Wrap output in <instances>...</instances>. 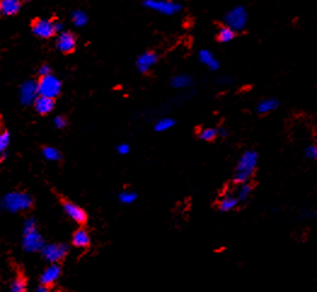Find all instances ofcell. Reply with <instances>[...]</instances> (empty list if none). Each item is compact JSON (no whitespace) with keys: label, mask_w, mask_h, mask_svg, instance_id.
Wrapping results in <instances>:
<instances>
[{"label":"cell","mask_w":317,"mask_h":292,"mask_svg":"<svg viewBox=\"0 0 317 292\" xmlns=\"http://www.w3.org/2000/svg\"><path fill=\"white\" fill-rule=\"evenodd\" d=\"M258 153L256 150H247L241 158L238 159L236 171H235L234 181L237 185L241 183H248V181L255 172L257 165H258Z\"/></svg>","instance_id":"obj_1"},{"label":"cell","mask_w":317,"mask_h":292,"mask_svg":"<svg viewBox=\"0 0 317 292\" xmlns=\"http://www.w3.org/2000/svg\"><path fill=\"white\" fill-rule=\"evenodd\" d=\"M23 242L22 246L27 252H38L45 245L43 237L38 231L37 221L34 218H28L23 227Z\"/></svg>","instance_id":"obj_2"},{"label":"cell","mask_w":317,"mask_h":292,"mask_svg":"<svg viewBox=\"0 0 317 292\" xmlns=\"http://www.w3.org/2000/svg\"><path fill=\"white\" fill-rule=\"evenodd\" d=\"M33 205V199L29 194L21 192H13L5 195L3 199V206L10 212L26 211L31 209Z\"/></svg>","instance_id":"obj_3"},{"label":"cell","mask_w":317,"mask_h":292,"mask_svg":"<svg viewBox=\"0 0 317 292\" xmlns=\"http://www.w3.org/2000/svg\"><path fill=\"white\" fill-rule=\"evenodd\" d=\"M37 85L39 96H45V97L53 98V100L61 93L62 90L61 80L52 74L40 77Z\"/></svg>","instance_id":"obj_4"},{"label":"cell","mask_w":317,"mask_h":292,"mask_svg":"<svg viewBox=\"0 0 317 292\" xmlns=\"http://www.w3.org/2000/svg\"><path fill=\"white\" fill-rule=\"evenodd\" d=\"M143 4L149 10L156 11V13L166 15V16L176 15L182 9L179 4H177L176 2H172V0H146Z\"/></svg>","instance_id":"obj_5"},{"label":"cell","mask_w":317,"mask_h":292,"mask_svg":"<svg viewBox=\"0 0 317 292\" xmlns=\"http://www.w3.org/2000/svg\"><path fill=\"white\" fill-rule=\"evenodd\" d=\"M226 26L230 27L232 31H242L247 25V11L242 7L231 9L225 15Z\"/></svg>","instance_id":"obj_6"},{"label":"cell","mask_w":317,"mask_h":292,"mask_svg":"<svg viewBox=\"0 0 317 292\" xmlns=\"http://www.w3.org/2000/svg\"><path fill=\"white\" fill-rule=\"evenodd\" d=\"M68 246L66 244H47L40 250L43 257L50 263H57L62 261L68 254Z\"/></svg>","instance_id":"obj_7"},{"label":"cell","mask_w":317,"mask_h":292,"mask_svg":"<svg viewBox=\"0 0 317 292\" xmlns=\"http://www.w3.org/2000/svg\"><path fill=\"white\" fill-rule=\"evenodd\" d=\"M32 31L34 33V35H37L38 38L41 39H49L53 37L55 33H57L55 22L45 19L34 21L32 25Z\"/></svg>","instance_id":"obj_8"},{"label":"cell","mask_w":317,"mask_h":292,"mask_svg":"<svg viewBox=\"0 0 317 292\" xmlns=\"http://www.w3.org/2000/svg\"><path fill=\"white\" fill-rule=\"evenodd\" d=\"M38 96H39L38 85L35 81L28 80L21 85L20 100L22 102V104H25V106H31V104L34 103V101L37 100Z\"/></svg>","instance_id":"obj_9"},{"label":"cell","mask_w":317,"mask_h":292,"mask_svg":"<svg viewBox=\"0 0 317 292\" xmlns=\"http://www.w3.org/2000/svg\"><path fill=\"white\" fill-rule=\"evenodd\" d=\"M63 210H65L66 215L68 216L69 218L73 219L74 222L77 223H85L86 219H87V215L86 212L84 211L81 207H79L77 204L72 203V201H65L63 203Z\"/></svg>","instance_id":"obj_10"},{"label":"cell","mask_w":317,"mask_h":292,"mask_svg":"<svg viewBox=\"0 0 317 292\" xmlns=\"http://www.w3.org/2000/svg\"><path fill=\"white\" fill-rule=\"evenodd\" d=\"M77 45V39L72 33L69 32H61L58 38L56 40V46L63 53L73 52Z\"/></svg>","instance_id":"obj_11"},{"label":"cell","mask_w":317,"mask_h":292,"mask_svg":"<svg viewBox=\"0 0 317 292\" xmlns=\"http://www.w3.org/2000/svg\"><path fill=\"white\" fill-rule=\"evenodd\" d=\"M156 62H158V55L153 51H147L138 57L136 66L141 73H148L156 65Z\"/></svg>","instance_id":"obj_12"},{"label":"cell","mask_w":317,"mask_h":292,"mask_svg":"<svg viewBox=\"0 0 317 292\" xmlns=\"http://www.w3.org/2000/svg\"><path fill=\"white\" fill-rule=\"evenodd\" d=\"M61 273H62V269L58 264H56V263L51 264V266L47 267L46 269L44 270V273L41 274V276H40L41 285L49 286V285L55 284L57 280L59 279V276H61Z\"/></svg>","instance_id":"obj_13"},{"label":"cell","mask_w":317,"mask_h":292,"mask_svg":"<svg viewBox=\"0 0 317 292\" xmlns=\"http://www.w3.org/2000/svg\"><path fill=\"white\" fill-rule=\"evenodd\" d=\"M34 107L35 110L41 115H45V114H49L55 108V100L53 98L45 97V96H38L37 100L34 101Z\"/></svg>","instance_id":"obj_14"},{"label":"cell","mask_w":317,"mask_h":292,"mask_svg":"<svg viewBox=\"0 0 317 292\" xmlns=\"http://www.w3.org/2000/svg\"><path fill=\"white\" fill-rule=\"evenodd\" d=\"M20 0H0V15L3 16H14L20 11Z\"/></svg>","instance_id":"obj_15"},{"label":"cell","mask_w":317,"mask_h":292,"mask_svg":"<svg viewBox=\"0 0 317 292\" xmlns=\"http://www.w3.org/2000/svg\"><path fill=\"white\" fill-rule=\"evenodd\" d=\"M199 60H200L202 65L206 66L208 69H211V71H217V69L219 68V61L211 51L201 50L200 52H199Z\"/></svg>","instance_id":"obj_16"},{"label":"cell","mask_w":317,"mask_h":292,"mask_svg":"<svg viewBox=\"0 0 317 292\" xmlns=\"http://www.w3.org/2000/svg\"><path fill=\"white\" fill-rule=\"evenodd\" d=\"M238 205V199L236 198V195L231 194V193H228L224 197L222 198L219 201V210L222 212H230L234 209H236Z\"/></svg>","instance_id":"obj_17"},{"label":"cell","mask_w":317,"mask_h":292,"mask_svg":"<svg viewBox=\"0 0 317 292\" xmlns=\"http://www.w3.org/2000/svg\"><path fill=\"white\" fill-rule=\"evenodd\" d=\"M72 242L75 248H86L90 245V236L86 230L79 229L74 233Z\"/></svg>","instance_id":"obj_18"},{"label":"cell","mask_w":317,"mask_h":292,"mask_svg":"<svg viewBox=\"0 0 317 292\" xmlns=\"http://www.w3.org/2000/svg\"><path fill=\"white\" fill-rule=\"evenodd\" d=\"M279 101L276 100V98H265V100L261 101V103L258 104V112L261 114H268L270 112H273V110L277 109V107H279Z\"/></svg>","instance_id":"obj_19"},{"label":"cell","mask_w":317,"mask_h":292,"mask_svg":"<svg viewBox=\"0 0 317 292\" xmlns=\"http://www.w3.org/2000/svg\"><path fill=\"white\" fill-rule=\"evenodd\" d=\"M193 80L189 75L186 74H179L176 75L171 81V85L174 87V89H186L192 85Z\"/></svg>","instance_id":"obj_20"},{"label":"cell","mask_w":317,"mask_h":292,"mask_svg":"<svg viewBox=\"0 0 317 292\" xmlns=\"http://www.w3.org/2000/svg\"><path fill=\"white\" fill-rule=\"evenodd\" d=\"M217 38H218L219 43H229V41H231L235 38V31H232L230 27L228 26L222 27L219 29Z\"/></svg>","instance_id":"obj_21"},{"label":"cell","mask_w":317,"mask_h":292,"mask_svg":"<svg viewBox=\"0 0 317 292\" xmlns=\"http://www.w3.org/2000/svg\"><path fill=\"white\" fill-rule=\"evenodd\" d=\"M43 155L49 161H58L62 159V154L55 147H45L43 149Z\"/></svg>","instance_id":"obj_22"},{"label":"cell","mask_w":317,"mask_h":292,"mask_svg":"<svg viewBox=\"0 0 317 292\" xmlns=\"http://www.w3.org/2000/svg\"><path fill=\"white\" fill-rule=\"evenodd\" d=\"M174 124H176V122H174L172 118H162L156 122L154 129H155V131H158V132H165L173 128Z\"/></svg>","instance_id":"obj_23"},{"label":"cell","mask_w":317,"mask_h":292,"mask_svg":"<svg viewBox=\"0 0 317 292\" xmlns=\"http://www.w3.org/2000/svg\"><path fill=\"white\" fill-rule=\"evenodd\" d=\"M250 193H252V187H250L248 183H241L240 187L237 188L236 193V198L238 201H246L249 198Z\"/></svg>","instance_id":"obj_24"},{"label":"cell","mask_w":317,"mask_h":292,"mask_svg":"<svg viewBox=\"0 0 317 292\" xmlns=\"http://www.w3.org/2000/svg\"><path fill=\"white\" fill-rule=\"evenodd\" d=\"M87 21H89V19H87V15L84 11L77 10L72 14V22L74 23V26L84 27L86 26Z\"/></svg>","instance_id":"obj_25"},{"label":"cell","mask_w":317,"mask_h":292,"mask_svg":"<svg viewBox=\"0 0 317 292\" xmlns=\"http://www.w3.org/2000/svg\"><path fill=\"white\" fill-rule=\"evenodd\" d=\"M119 200L121 201L122 204H126V205H130V204L135 203L137 200V194L135 192L131 191H125L119 194Z\"/></svg>","instance_id":"obj_26"},{"label":"cell","mask_w":317,"mask_h":292,"mask_svg":"<svg viewBox=\"0 0 317 292\" xmlns=\"http://www.w3.org/2000/svg\"><path fill=\"white\" fill-rule=\"evenodd\" d=\"M10 292H27L26 280L23 278H16L10 286Z\"/></svg>","instance_id":"obj_27"},{"label":"cell","mask_w":317,"mask_h":292,"mask_svg":"<svg viewBox=\"0 0 317 292\" xmlns=\"http://www.w3.org/2000/svg\"><path fill=\"white\" fill-rule=\"evenodd\" d=\"M218 135H217V130L216 129H204L200 134H199V138L202 141H205V142H210V141H213L214 138H216Z\"/></svg>","instance_id":"obj_28"},{"label":"cell","mask_w":317,"mask_h":292,"mask_svg":"<svg viewBox=\"0 0 317 292\" xmlns=\"http://www.w3.org/2000/svg\"><path fill=\"white\" fill-rule=\"evenodd\" d=\"M9 144H10V134L8 131H4L0 134V155L7 152Z\"/></svg>","instance_id":"obj_29"},{"label":"cell","mask_w":317,"mask_h":292,"mask_svg":"<svg viewBox=\"0 0 317 292\" xmlns=\"http://www.w3.org/2000/svg\"><path fill=\"white\" fill-rule=\"evenodd\" d=\"M305 155H306L307 159L315 160V159H317V147L313 146V144L306 147V149H305Z\"/></svg>","instance_id":"obj_30"},{"label":"cell","mask_w":317,"mask_h":292,"mask_svg":"<svg viewBox=\"0 0 317 292\" xmlns=\"http://www.w3.org/2000/svg\"><path fill=\"white\" fill-rule=\"evenodd\" d=\"M53 124H55L57 129H63V128H66V125H67V120H66L65 116L58 115V116H56L55 120H53Z\"/></svg>","instance_id":"obj_31"},{"label":"cell","mask_w":317,"mask_h":292,"mask_svg":"<svg viewBox=\"0 0 317 292\" xmlns=\"http://www.w3.org/2000/svg\"><path fill=\"white\" fill-rule=\"evenodd\" d=\"M117 153H119L120 155H128L130 153V150H131V148H130V146L128 143H121L117 146Z\"/></svg>","instance_id":"obj_32"},{"label":"cell","mask_w":317,"mask_h":292,"mask_svg":"<svg viewBox=\"0 0 317 292\" xmlns=\"http://www.w3.org/2000/svg\"><path fill=\"white\" fill-rule=\"evenodd\" d=\"M49 74H51V68L47 65L41 66V67L39 68V75H40V77H45V75Z\"/></svg>","instance_id":"obj_33"},{"label":"cell","mask_w":317,"mask_h":292,"mask_svg":"<svg viewBox=\"0 0 317 292\" xmlns=\"http://www.w3.org/2000/svg\"><path fill=\"white\" fill-rule=\"evenodd\" d=\"M217 135H219V137H225L228 135V130L223 128L219 129V130H217Z\"/></svg>","instance_id":"obj_34"},{"label":"cell","mask_w":317,"mask_h":292,"mask_svg":"<svg viewBox=\"0 0 317 292\" xmlns=\"http://www.w3.org/2000/svg\"><path fill=\"white\" fill-rule=\"evenodd\" d=\"M34 292H49V291H47L46 286H43V285H41V286H40V287H38V288H37V290H35Z\"/></svg>","instance_id":"obj_35"},{"label":"cell","mask_w":317,"mask_h":292,"mask_svg":"<svg viewBox=\"0 0 317 292\" xmlns=\"http://www.w3.org/2000/svg\"><path fill=\"white\" fill-rule=\"evenodd\" d=\"M25 2H31V0H25Z\"/></svg>","instance_id":"obj_36"}]
</instances>
